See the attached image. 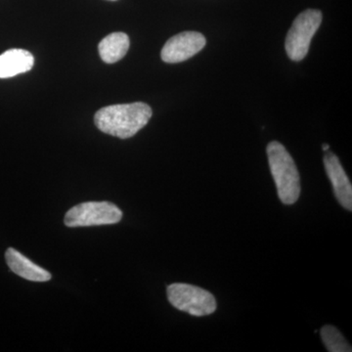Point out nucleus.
Wrapping results in <instances>:
<instances>
[{
	"label": "nucleus",
	"mask_w": 352,
	"mask_h": 352,
	"mask_svg": "<svg viewBox=\"0 0 352 352\" xmlns=\"http://www.w3.org/2000/svg\"><path fill=\"white\" fill-rule=\"evenodd\" d=\"M267 156L280 200L285 205H294L300 198V178L293 157L277 141L268 144Z\"/></svg>",
	"instance_id": "2"
},
{
	"label": "nucleus",
	"mask_w": 352,
	"mask_h": 352,
	"mask_svg": "<svg viewBox=\"0 0 352 352\" xmlns=\"http://www.w3.org/2000/svg\"><path fill=\"white\" fill-rule=\"evenodd\" d=\"M7 265L18 276L32 282H47L51 279L48 271L39 267L29 258L13 248H9L6 252Z\"/></svg>",
	"instance_id": "8"
},
{
	"label": "nucleus",
	"mask_w": 352,
	"mask_h": 352,
	"mask_svg": "<svg viewBox=\"0 0 352 352\" xmlns=\"http://www.w3.org/2000/svg\"><path fill=\"white\" fill-rule=\"evenodd\" d=\"M168 302L176 309L193 316H206L217 310V300L207 289L193 285L175 283L168 287Z\"/></svg>",
	"instance_id": "3"
},
{
	"label": "nucleus",
	"mask_w": 352,
	"mask_h": 352,
	"mask_svg": "<svg viewBox=\"0 0 352 352\" xmlns=\"http://www.w3.org/2000/svg\"><path fill=\"white\" fill-rule=\"evenodd\" d=\"M99 54L105 63L113 64L126 56L129 50V38L124 32H113L102 39Z\"/></svg>",
	"instance_id": "10"
},
{
	"label": "nucleus",
	"mask_w": 352,
	"mask_h": 352,
	"mask_svg": "<svg viewBox=\"0 0 352 352\" xmlns=\"http://www.w3.org/2000/svg\"><path fill=\"white\" fill-rule=\"evenodd\" d=\"M321 338L326 349L330 352H351V344L346 342L342 333L333 326H324L321 329Z\"/></svg>",
	"instance_id": "11"
},
{
	"label": "nucleus",
	"mask_w": 352,
	"mask_h": 352,
	"mask_svg": "<svg viewBox=\"0 0 352 352\" xmlns=\"http://www.w3.org/2000/svg\"><path fill=\"white\" fill-rule=\"evenodd\" d=\"M110 1H116V0H110Z\"/></svg>",
	"instance_id": "13"
},
{
	"label": "nucleus",
	"mask_w": 352,
	"mask_h": 352,
	"mask_svg": "<svg viewBox=\"0 0 352 352\" xmlns=\"http://www.w3.org/2000/svg\"><path fill=\"white\" fill-rule=\"evenodd\" d=\"M34 58L24 50H9L0 55V78H9L31 71Z\"/></svg>",
	"instance_id": "9"
},
{
	"label": "nucleus",
	"mask_w": 352,
	"mask_h": 352,
	"mask_svg": "<svg viewBox=\"0 0 352 352\" xmlns=\"http://www.w3.org/2000/svg\"><path fill=\"white\" fill-rule=\"evenodd\" d=\"M205 36L200 32H184L168 39L162 50L161 57L168 64L180 63L193 57L205 47Z\"/></svg>",
	"instance_id": "6"
},
{
	"label": "nucleus",
	"mask_w": 352,
	"mask_h": 352,
	"mask_svg": "<svg viewBox=\"0 0 352 352\" xmlns=\"http://www.w3.org/2000/svg\"><path fill=\"white\" fill-rule=\"evenodd\" d=\"M329 148H330V146H329L328 144H324L323 146H322V149H323L324 151H326V152L328 151Z\"/></svg>",
	"instance_id": "12"
},
{
	"label": "nucleus",
	"mask_w": 352,
	"mask_h": 352,
	"mask_svg": "<svg viewBox=\"0 0 352 352\" xmlns=\"http://www.w3.org/2000/svg\"><path fill=\"white\" fill-rule=\"evenodd\" d=\"M152 109L143 102L119 104L102 108L94 116L96 126L104 133L122 139L131 138L148 124Z\"/></svg>",
	"instance_id": "1"
},
{
	"label": "nucleus",
	"mask_w": 352,
	"mask_h": 352,
	"mask_svg": "<svg viewBox=\"0 0 352 352\" xmlns=\"http://www.w3.org/2000/svg\"><path fill=\"white\" fill-rule=\"evenodd\" d=\"M122 219V212L110 201H87L72 208L65 215L68 227H87L116 224Z\"/></svg>",
	"instance_id": "5"
},
{
	"label": "nucleus",
	"mask_w": 352,
	"mask_h": 352,
	"mask_svg": "<svg viewBox=\"0 0 352 352\" xmlns=\"http://www.w3.org/2000/svg\"><path fill=\"white\" fill-rule=\"evenodd\" d=\"M324 164L328 177L332 182L335 196L340 205L346 210H352V186L347 177L346 171L342 168L339 157L333 153L327 152L324 157Z\"/></svg>",
	"instance_id": "7"
},
{
	"label": "nucleus",
	"mask_w": 352,
	"mask_h": 352,
	"mask_svg": "<svg viewBox=\"0 0 352 352\" xmlns=\"http://www.w3.org/2000/svg\"><path fill=\"white\" fill-rule=\"evenodd\" d=\"M321 23V11L316 9H307L296 18L285 43L289 59L300 61L307 56L311 39Z\"/></svg>",
	"instance_id": "4"
}]
</instances>
